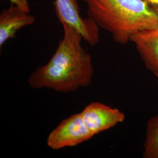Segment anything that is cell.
Here are the masks:
<instances>
[{"label": "cell", "instance_id": "obj_10", "mask_svg": "<svg viewBox=\"0 0 158 158\" xmlns=\"http://www.w3.org/2000/svg\"></svg>", "mask_w": 158, "mask_h": 158}, {"label": "cell", "instance_id": "obj_5", "mask_svg": "<svg viewBox=\"0 0 158 158\" xmlns=\"http://www.w3.org/2000/svg\"><path fill=\"white\" fill-rule=\"evenodd\" d=\"M81 114L94 136L123 123L125 118L124 113L118 108L99 102H93L86 106Z\"/></svg>", "mask_w": 158, "mask_h": 158}, {"label": "cell", "instance_id": "obj_8", "mask_svg": "<svg viewBox=\"0 0 158 158\" xmlns=\"http://www.w3.org/2000/svg\"><path fill=\"white\" fill-rule=\"evenodd\" d=\"M144 158H158V115L149 119L147 124Z\"/></svg>", "mask_w": 158, "mask_h": 158}, {"label": "cell", "instance_id": "obj_7", "mask_svg": "<svg viewBox=\"0 0 158 158\" xmlns=\"http://www.w3.org/2000/svg\"><path fill=\"white\" fill-rule=\"evenodd\" d=\"M130 42L135 44L147 69L158 77V28L134 34Z\"/></svg>", "mask_w": 158, "mask_h": 158}, {"label": "cell", "instance_id": "obj_3", "mask_svg": "<svg viewBox=\"0 0 158 158\" xmlns=\"http://www.w3.org/2000/svg\"><path fill=\"white\" fill-rule=\"evenodd\" d=\"M93 136L85 124L81 113H76L62 120L51 131L46 139V145L57 151L77 146L89 141Z\"/></svg>", "mask_w": 158, "mask_h": 158}, {"label": "cell", "instance_id": "obj_9", "mask_svg": "<svg viewBox=\"0 0 158 158\" xmlns=\"http://www.w3.org/2000/svg\"><path fill=\"white\" fill-rule=\"evenodd\" d=\"M149 7L158 15V0H143Z\"/></svg>", "mask_w": 158, "mask_h": 158}, {"label": "cell", "instance_id": "obj_6", "mask_svg": "<svg viewBox=\"0 0 158 158\" xmlns=\"http://www.w3.org/2000/svg\"><path fill=\"white\" fill-rule=\"evenodd\" d=\"M16 6L2 11L0 14V47L8 40L13 38L17 32L26 26L34 23V16L29 14L27 0H15Z\"/></svg>", "mask_w": 158, "mask_h": 158}, {"label": "cell", "instance_id": "obj_4", "mask_svg": "<svg viewBox=\"0 0 158 158\" xmlns=\"http://www.w3.org/2000/svg\"><path fill=\"white\" fill-rule=\"evenodd\" d=\"M53 5L62 24L76 30L90 45L93 46L98 44L100 27L90 17L83 18L80 16L77 0H55Z\"/></svg>", "mask_w": 158, "mask_h": 158}, {"label": "cell", "instance_id": "obj_2", "mask_svg": "<svg viewBox=\"0 0 158 158\" xmlns=\"http://www.w3.org/2000/svg\"><path fill=\"white\" fill-rule=\"evenodd\" d=\"M89 17L125 45L134 34L158 28V15L143 0H84Z\"/></svg>", "mask_w": 158, "mask_h": 158}, {"label": "cell", "instance_id": "obj_1", "mask_svg": "<svg viewBox=\"0 0 158 158\" xmlns=\"http://www.w3.org/2000/svg\"><path fill=\"white\" fill-rule=\"evenodd\" d=\"M63 36L48 63L30 75L29 86L34 89H50L70 93L90 85L94 68L90 54L81 45V36L65 24Z\"/></svg>", "mask_w": 158, "mask_h": 158}]
</instances>
